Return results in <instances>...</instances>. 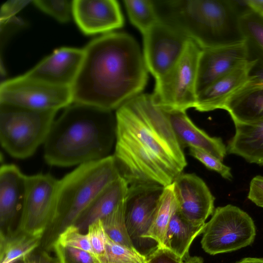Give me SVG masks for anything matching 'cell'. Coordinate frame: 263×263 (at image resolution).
<instances>
[{
	"label": "cell",
	"mask_w": 263,
	"mask_h": 263,
	"mask_svg": "<svg viewBox=\"0 0 263 263\" xmlns=\"http://www.w3.org/2000/svg\"><path fill=\"white\" fill-rule=\"evenodd\" d=\"M183 263H203V260L200 257L189 256L183 261Z\"/></svg>",
	"instance_id": "60d3db41"
},
{
	"label": "cell",
	"mask_w": 263,
	"mask_h": 263,
	"mask_svg": "<svg viewBox=\"0 0 263 263\" xmlns=\"http://www.w3.org/2000/svg\"><path fill=\"white\" fill-rule=\"evenodd\" d=\"M248 7L263 16V0H245Z\"/></svg>",
	"instance_id": "f35d334b"
},
{
	"label": "cell",
	"mask_w": 263,
	"mask_h": 263,
	"mask_svg": "<svg viewBox=\"0 0 263 263\" xmlns=\"http://www.w3.org/2000/svg\"><path fill=\"white\" fill-rule=\"evenodd\" d=\"M128 186L121 175L118 177L96 196L78 220L77 226L79 229L87 228L92 222L110 214L124 202Z\"/></svg>",
	"instance_id": "ffe728a7"
},
{
	"label": "cell",
	"mask_w": 263,
	"mask_h": 263,
	"mask_svg": "<svg viewBox=\"0 0 263 263\" xmlns=\"http://www.w3.org/2000/svg\"><path fill=\"white\" fill-rule=\"evenodd\" d=\"M190 154L201 162L208 168L215 171L223 178L231 180L233 176L231 168L224 165L218 158L201 149L190 147Z\"/></svg>",
	"instance_id": "d6a6232c"
},
{
	"label": "cell",
	"mask_w": 263,
	"mask_h": 263,
	"mask_svg": "<svg viewBox=\"0 0 263 263\" xmlns=\"http://www.w3.org/2000/svg\"><path fill=\"white\" fill-rule=\"evenodd\" d=\"M176 202L173 185L164 187L159 204L146 237L155 241L157 246L162 247L167 228Z\"/></svg>",
	"instance_id": "cb8c5ba5"
},
{
	"label": "cell",
	"mask_w": 263,
	"mask_h": 263,
	"mask_svg": "<svg viewBox=\"0 0 263 263\" xmlns=\"http://www.w3.org/2000/svg\"><path fill=\"white\" fill-rule=\"evenodd\" d=\"M102 221L106 235L112 240L134 251L138 252L129 236L126 228L124 201L110 214L102 219Z\"/></svg>",
	"instance_id": "4316f807"
},
{
	"label": "cell",
	"mask_w": 263,
	"mask_h": 263,
	"mask_svg": "<svg viewBox=\"0 0 263 263\" xmlns=\"http://www.w3.org/2000/svg\"><path fill=\"white\" fill-rule=\"evenodd\" d=\"M203 234L202 249L214 255L251 245L255 238L256 228L248 213L236 206L228 204L214 210Z\"/></svg>",
	"instance_id": "ba28073f"
},
{
	"label": "cell",
	"mask_w": 263,
	"mask_h": 263,
	"mask_svg": "<svg viewBox=\"0 0 263 263\" xmlns=\"http://www.w3.org/2000/svg\"><path fill=\"white\" fill-rule=\"evenodd\" d=\"M259 59L246 60L197 95L196 110L224 109L227 103L247 84Z\"/></svg>",
	"instance_id": "9a60e30c"
},
{
	"label": "cell",
	"mask_w": 263,
	"mask_h": 263,
	"mask_svg": "<svg viewBox=\"0 0 263 263\" xmlns=\"http://www.w3.org/2000/svg\"><path fill=\"white\" fill-rule=\"evenodd\" d=\"M42 236L17 232L8 237L1 232L0 263H13L25 258L38 247Z\"/></svg>",
	"instance_id": "d4e9b609"
},
{
	"label": "cell",
	"mask_w": 263,
	"mask_h": 263,
	"mask_svg": "<svg viewBox=\"0 0 263 263\" xmlns=\"http://www.w3.org/2000/svg\"><path fill=\"white\" fill-rule=\"evenodd\" d=\"M83 57V49L59 48L25 74L51 85L71 87Z\"/></svg>",
	"instance_id": "e0dca14e"
},
{
	"label": "cell",
	"mask_w": 263,
	"mask_h": 263,
	"mask_svg": "<svg viewBox=\"0 0 263 263\" xmlns=\"http://www.w3.org/2000/svg\"><path fill=\"white\" fill-rule=\"evenodd\" d=\"M113 155L129 185L171 184L187 165L168 115L151 94L140 93L116 110Z\"/></svg>",
	"instance_id": "6da1fadb"
},
{
	"label": "cell",
	"mask_w": 263,
	"mask_h": 263,
	"mask_svg": "<svg viewBox=\"0 0 263 263\" xmlns=\"http://www.w3.org/2000/svg\"><path fill=\"white\" fill-rule=\"evenodd\" d=\"M250 48L245 40L232 45L202 49L198 61L197 94L250 59Z\"/></svg>",
	"instance_id": "5bb4252c"
},
{
	"label": "cell",
	"mask_w": 263,
	"mask_h": 263,
	"mask_svg": "<svg viewBox=\"0 0 263 263\" xmlns=\"http://www.w3.org/2000/svg\"><path fill=\"white\" fill-rule=\"evenodd\" d=\"M177 208L195 225L205 223L214 211L215 197L205 182L194 174L181 173L172 183Z\"/></svg>",
	"instance_id": "4fadbf2b"
},
{
	"label": "cell",
	"mask_w": 263,
	"mask_h": 263,
	"mask_svg": "<svg viewBox=\"0 0 263 263\" xmlns=\"http://www.w3.org/2000/svg\"><path fill=\"white\" fill-rule=\"evenodd\" d=\"M256 70L251 74L247 87L251 89H263V61Z\"/></svg>",
	"instance_id": "74e56055"
},
{
	"label": "cell",
	"mask_w": 263,
	"mask_h": 263,
	"mask_svg": "<svg viewBox=\"0 0 263 263\" xmlns=\"http://www.w3.org/2000/svg\"><path fill=\"white\" fill-rule=\"evenodd\" d=\"M158 18L181 32L201 49L245 41L239 18L247 9L242 1H153Z\"/></svg>",
	"instance_id": "277c9868"
},
{
	"label": "cell",
	"mask_w": 263,
	"mask_h": 263,
	"mask_svg": "<svg viewBox=\"0 0 263 263\" xmlns=\"http://www.w3.org/2000/svg\"><path fill=\"white\" fill-rule=\"evenodd\" d=\"M123 2L131 23L142 35L159 21L153 1L124 0Z\"/></svg>",
	"instance_id": "484cf974"
},
{
	"label": "cell",
	"mask_w": 263,
	"mask_h": 263,
	"mask_svg": "<svg viewBox=\"0 0 263 263\" xmlns=\"http://www.w3.org/2000/svg\"><path fill=\"white\" fill-rule=\"evenodd\" d=\"M248 198L256 205L263 208V176L258 175L251 180Z\"/></svg>",
	"instance_id": "8d00e7d4"
},
{
	"label": "cell",
	"mask_w": 263,
	"mask_h": 263,
	"mask_svg": "<svg viewBox=\"0 0 263 263\" xmlns=\"http://www.w3.org/2000/svg\"><path fill=\"white\" fill-rule=\"evenodd\" d=\"M241 32L249 45L263 54V16L249 9L240 16Z\"/></svg>",
	"instance_id": "83f0119b"
},
{
	"label": "cell",
	"mask_w": 263,
	"mask_h": 263,
	"mask_svg": "<svg viewBox=\"0 0 263 263\" xmlns=\"http://www.w3.org/2000/svg\"><path fill=\"white\" fill-rule=\"evenodd\" d=\"M115 129L111 111L74 103L54 120L44 143V159L61 167L103 159L115 142Z\"/></svg>",
	"instance_id": "3957f363"
},
{
	"label": "cell",
	"mask_w": 263,
	"mask_h": 263,
	"mask_svg": "<svg viewBox=\"0 0 263 263\" xmlns=\"http://www.w3.org/2000/svg\"><path fill=\"white\" fill-rule=\"evenodd\" d=\"M202 49L190 39L180 58L165 74L156 80L152 93L154 104L165 111H186L195 108L198 61Z\"/></svg>",
	"instance_id": "52a82bcc"
},
{
	"label": "cell",
	"mask_w": 263,
	"mask_h": 263,
	"mask_svg": "<svg viewBox=\"0 0 263 263\" xmlns=\"http://www.w3.org/2000/svg\"><path fill=\"white\" fill-rule=\"evenodd\" d=\"M164 188L148 184L128 186L124 201L125 220L129 236L137 250V246L140 248L148 240L146 236Z\"/></svg>",
	"instance_id": "7c38bea8"
},
{
	"label": "cell",
	"mask_w": 263,
	"mask_h": 263,
	"mask_svg": "<svg viewBox=\"0 0 263 263\" xmlns=\"http://www.w3.org/2000/svg\"><path fill=\"white\" fill-rule=\"evenodd\" d=\"M235 263H263V258L247 257Z\"/></svg>",
	"instance_id": "ab89813d"
},
{
	"label": "cell",
	"mask_w": 263,
	"mask_h": 263,
	"mask_svg": "<svg viewBox=\"0 0 263 263\" xmlns=\"http://www.w3.org/2000/svg\"><path fill=\"white\" fill-rule=\"evenodd\" d=\"M143 36L144 62L155 79L165 74L177 62L190 39L159 20Z\"/></svg>",
	"instance_id": "8fae6325"
},
{
	"label": "cell",
	"mask_w": 263,
	"mask_h": 263,
	"mask_svg": "<svg viewBox=\"0 0 263 263\" xmlns=\"http://www.w3.org/2000/svg\"><path fill=\"white\" fill-rule=\"evenodd\" d=\"M72 12L79 28L88 35L107 33L124 24L119 5L115 0H74Z\"/></svg>",
	"instance_id": "2e32d148"
},
{
	"label": "cell",
	"mask_w": 263,
	"mask_h": 263,
	"mask_svg": "<svg viewBox=\"0 0 263 263\" xmlns=\"http://www.w3.org/2000/svg\"><path fill=\"white\" fill-rule=\"evenodd\" d=\"M224 109L234 123L250 124L263 121V89L246 86L227 103Z\"/></svg>",
	"instance_id": "603a6c76"
},
{
	"label": "cell",
	"mask_w": 263,
	"mask_h": 263,
	"mask_svg": "<svg viewBox=\"0 0 263 263\" xmlns=\"http://www.w3.org/2000/svg\"><path fill=\"white\" fill-rule=\"evenodd\" d=\"M165 111L183 148L188 146L198 148L212 154L221 161L223 160L227 150L220 138L212 137L198 128L190 119L186 111Z\"/></svg>",
	"instance_id": "d6986e66"
},
{
	"label": "cell",
	"mask_w": 263,
	"mask_h": 263,
	"mask_svg": "<svg viewBox=\"0 0 263 263\" xmlns=\"http://www.w3.org/2000/svg\"><path fill=\"white\" fill-rule=\"evenodd\" d=\"M146 256L145 263H183V260L171 250L157 247Z\"/></svg>",
	"instance_id": "e575fe53"
},
{
	"label": "cell",
	"mask_w": 263,
	"mask_h": 263,
	"mask_svg": "<svg viewBox=\"0 0 263 263\" xmlns=\"http://www.w3.org/2000/svg\"><path fill=\"white\" fill-rule=\"evenodd\" d=\"M206 223L195 225L185 219L176 208L168 225L162 247L176 254L183 260L189 256V251L195 238L203 233Z\"/></svg>",
	"instance_id": "7402d4cb"
},
{
	"label": "cell",
	"mask_w": 263,
	"mask_h": 263,
	"mask_svg": "<svg viewBox=\"0 0 263 263\" xmlns=\"http://www.w3.org/2000/svg\"><path fill=\"white\" fill-rule=\"evenodd\" d=\"M57 263H59V262L58 261Z\"/></svg>",
	"instance_id": "b9f144b4"
},
{
	"label": "cell",
	"mask_w": 263,
	"mask_h": 263,
	"mask_svg": "<svg viewBox=\"0 0 263 263\" xmlns=\"http://www.w3.org/2000/svg\"><path fill=\"white\" fill-rule=\"evenodd\" d=\"M83 49L71 86L73 103L112 111L144 89L148 71L140 46L131 35L105 33Z\"/></svg>",
	"instance_id": "7a4b0ae2"
},
{
	"label": "cell",
	"mask_w": 263,
	"mask_h": 263,
	"mask_svg": "<svg viewBox=\"0 0 263 263\" xmlns=\"http://www.w3.org/2000/svg\"><path fill=\"white\" fill-rule=\"evenodd\" d=\"M53 248L59 263H101L96 255L78 248L62 247L55 242Z\"/></svg>",
	"instance_id": "4dcf8cb0"
},
{
	"label": "cell",
	"mask_w": 263,
	"mask_h": 263,
	"mask_svg": "<svg viewBox=\"0 0 263 263\" xmlns=\"http://www.w3.org/2000/svg\"><path fill=\"white\" fill-rule=\"evenodd\" d=\"M87 228V234L95 255L101 263H106V233L102 220L92 222Z\"/></svg>",
	"instance_id": "836d02e7"
},
{
	"label": "cell",
	"mask_w": 263,
	"mask_h": 263,
	"mask_svg": "<svg viewBox=\"0 0 263 263\" xmlns=\"http://www.w3.org/2000/svg\"><path fill=\"white\" fill-rule=\"evenodd\" d=\"M106 263H145L146 256L112 240L106 234Z\"/></svg>",
	"instance_id": "f1b7e54d"
},
{
	"label": "cell",
	"mask_w": 263,
	"mask_h": 263,
	"mask_svg": "<svg viewBox=\"0 0 263 263\" xmlns=\"http://www.w3.org/2000/svg\"><path fill=\"white\" fill-rule=\"evenodd\" d=\"M113 155L80 164L59 180L55 222L75 224L96 196L120 176Z\"/></svg>",
	"instance_id": "5b68a950"
},
{
	"label": "cell",
	"mask_w": 263,
	"mask_h": 263,
	"mask_svg": "<svg viewBox=\"0 0 263 263\" xmlns=\"http://www.w3.org/2000/svg\"><path fill=\"white\" fill-rule=\"evenodd\" d=\"M32 2L40 10L61 23L68 22L72 14V1L35 0Z\"/></svg>",
	"instance_id": "1f68e13d"
},
{
	"label": "cell",
	"mask_w": 263,
	"mask_h": 263,
	"mask_svg": "<svg viewBox=\"0 0 263 263\" xmlns=\"http://www.w3.org/2000/svg\"><path fill=\"white\" fill-rule=\"evenodd\" d=\"M234 123L235 134L228 142L227 152L249 163L263 165V121L250 124Z\"/></svg>",
	"instance_id": "44dd1931"
},
{
	"label": "cell",
	"mask_w": 263,
	"mask_h": 263,
	"mask_svg": "<svg viewBox=\"0 0 263 263\" xmlns=\"http://www.w3.org/2000/svg\"><path fill=\"white\" fill-rule=\"evenodd\" d=\"M0 103L36 110H56L73 103L71 87L59 86L25 74L0 85Z\"/></svg>",
	"instance_id": "9c48e42d"
},
{
	"label": "cell",
	"mask_w": 263,
	"mask_h": 263,
	"mask_svg": "<svg viewBox=\"0 0 263 263\" xmlns=\"http://www.w3.org/2000/svg\"><path fill=\"white\" fill-rule=\"evenodd\" d=\"M59 180L49 174L26 176L24 205L17 233L42 235L55 222V196Z\"/></svg>",
	"instance_id": "30bf717a"
},
{
	"label": "cell",
	"mask_w": 263,
	"mask_h": 263,
	"mask_svg": "<svg viewBox=\"0 0 263 263\" xmlns=\"http://www.w3.org/2000/svg\"><path fill=\"white\" fill-rule=\"evenodd\" d=\"M56 110H36L0 103V142L11 156L26 159L44 144Z\"/></svg>",
	"instance_id": "8992f818"
},
{
	"label": "cell",
	"mask_w": 263,
	"mask_h": 263,
	"mask_svg": "<svg viewBox=\"0 0 263 263\" xmlns=\"http://www.w3.org/2000/svg\"><path fill=\"white\" fill-rule=\"evenodd\" d=\"M31 2L16 0L8 1L5 3L1 9V25L5 24L10 20L15 18V14Z\"/></svg>",
	"instance_id": "d590c367"
},
{
	"label": "cell",
	"mask_w": 263,
	"mask_h": 263,
	"mask_svg": "<svg viewBox=\"0 0 263 263\" xmlns=\"http://www.w3.org/2000/svg\"><path fill=\"white\" fill-rule=\"evenodd\" d=\"M26 175L13 164L0 168V222L1 226L21 215L26 192ZM20 219V218H19Z\"/></svg>",
	"instance_id": "ac0fdd59"
},
{
	"label": "cell",
	"mask_w": 263,
	"mask_h": 263,
	"mask_svg": "<svg viewBox=\"0 0 263 263\" xmlns=\"http://www.w3.org/2000/svg\"><path fill=\"white\" fill-rule=\"evenodd\" d=\"M65 228L55 242L62 247L78 248L95 255L87 233H81L80 229L76 224L70 225Z\"/></svg>",
	"instance_id": "f546056e"
}]
</instances>
